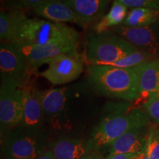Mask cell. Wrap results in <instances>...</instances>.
Segmentation results:
<instances>
[{
	"label": "cell",
	"mask_w": 159,
	"mask_h": 159,
	"mask_svg": "<svg viewBox=\"0 0 159 159\" xmlns=\"http://www.w3.org/2000/svg\"><path fill=\"white\" fill-rule=\"evenodd\" d=\"M49 0H3L4 4L6 7L13 10L31 9L33 10L38 6L42 5L43 3Z\"/></svg>",
	"instance_id": "obj_24"
},
{
	"label": "cell",
	"mask_w": 159,
	"mask_h": 159,
	"mask_svg": "<svg viewBox=\"0 0 159 159\" xmlns=\"http://www.w3.org/2000/svg\"><path fill=\"white\" fill-rule=\"evenodd\" d=\"M90 85L99 94L133 102L139 96V83L133 69L109 65H91L88 69Z\"/></svg>",
	"instance_id": "obj_1"
},
{
	"label": "cell",
	"mask_w": 159,
	"mask_h": 159,
	"mask_svg": "<svg viewBox=\"0 0 159 159\" xmlns=\"http://www.w3.org/2000/svg\"><path fill=\"white\" fill-rule=\"evenodd\" d=\"M135 154H121L114 153L110 154L106 159H130Z\"/></svg>",
	"instance_id": "obj_26"
},
{
	"label": "cell",
	"mask_w": 159,
	"mask_h": 159,
	"mask_svg": "<svg viewBox=\"0 0 159 159\" xmlns=\"http://www.w3.org/2000/svg\"><path fill=\"white\" fill-rule=\"evenodd\" d=\"M50 150L57 159H84L93 149L89 142L61 138L52 144Z\"/></svg>",
	"instance_id": "obj_15"
},
{
	"label": "cell",
	"mask_w": 159,
	"mask_h": 159,
	"mask_svg": "<svg viewBox=\"0 0 159 159\" xmlns=\"http://www.w3.org/2000/svg\"><path fill=\"white\" fill-rule=\"evenodd\" d=\"M10 159H25V158H10Z\"/></svg>",
	"instance_id": "obj_30"
},
{
	"label": "cell",
	"mask_w": 159,
	"mask_h": 159,
	"mask_svg": "<svg viewBox=\"0 0 159 159\" xmlns=\"http://www.w3.org/2000/svg\"><path fill=\"white\" fill-rule=\"evenodd\" d=\"M85 27L102 18L108 0H65Z\"/></svg>",
	"instance_id": "obj_14"
},
{
	"label": "cell",
	"mask_w": 159,
	"mask_h": 159,
	"mask_svg": "<svg viewBox=\"0 0 159 159\" xmlns=\"http://www.w3.org/2000/svg\"><path fill=\"white\" fill-rule=\"evenodd\" d=\"M16 45L25 55L30 68L33 70L41 66V65L49 63L59 55L77 51L78 46L75 44H50L46 46Z\"/></svg>",
	"instance_id": "obj_9"
},
{
	"label": "cell",
	"mask_w": 159,
	"mask_h": 159,
	"mask_svg": "<svg viewBox=\"0 0 159 159\" xmlns=\"http://www.w3.org/2000/svg\"><path fill=\"white\" fill-rule=\"evenodd\" d=\"M148 127L133 129L117 139L110 144V154H138L143 152L148 144Z\"/></svg>",
	"instance_id": "obj_13"
},
{
	"label": "cell",
	"mask_w": 159,
	"mask_h": 159,
	"mask_svg": "<svg viewBox=\"0 0 159 159\" xmlns=\"http://www.w3.org/2000/svg\"><path fill=\"white\" fill-rule=\"evenodd\" d=\"M48 64V68L40 75L53 85H64L80 76L84 69V59L77 50L59 55Z\"/></svg>",
	"instance_id": "obj_6"
},
{
	"label": "cell",
	"mask_w": 159,
	"mask_h": 159,
	"mask_svg": "<svg viewBox=\"0 0 159 159\" xmlns=\"http://www.w3.org/2000/svg\"><path fill=\"white\" fill-rule=\"evenodd\" d=\"M159 19V11L152 8L136 7L128 13L122 25L129 27H144L151 26Z\"/></svg>",
	"instance_id": "obj_20"
},
{
	"label": "cell",
	"mask_w": 159,
	"mask_h": 159,
	"mask_svg": "<svg viewBox=\"0 0 159 159\" xmlns=\"http://www.w3.org/2000/svg\"><path fill=\"white\" fill-rule=\"evenodd\" d=\"M79 39L78 33L64 24L27 18L12 43L28 46L78 45Z\"/></svg>",
	"instance_id": "obj_3"
},
{
	"label": "cell",
	"mask_w": 159,
	"mask_h": 159,
	"mask_svg": "<svg viewBox=\"0 0 159 159\" xmlns=\"http://www.w3.org/2000/svg\"><path fill=\"white\" fill-rule=\"evenodd\" d=\"M32 11L49 21L63 24L71 22L83 27L82 23L74 10L65 0H49Z\"/></svg>",
	"instance_id": "obj_12"
},
{
	"label": "cell",
	"mask_w": 159,
	"mask_h": 159,
	"mask_svg": "<svg viewBox=\"0 0 159 159\" xmlns=\"http://www.w3.org/2000/svg\"><path fill=\"white\" fill-rule=\"evenodd\" d=\"M112 31L120 37L138 46L143 51L156 56L159 53V39L150 26L144 27H129L120 25L113 27Z\"/></svg>",
	"instance_id": "obj_10"
},
{
	"label": "cell",
	"mask_w": 159,
	"mask_h": 159,
	"mask_svg": "<svg viewBox=\"0 0 159 159\" xmlns=\"http://www.w3.org/2000/svg\"><path fill=\"white\" fill-rule=\"evenodd\" d=\"M43 108L41 105V91L33 84L23 85V119L21 126L27 128L39 129L42 122Z\"/></svg>",
	"instance_id": "obj_11"
},
{
	"label": "cell",
	"mask_w": 159,
	"mask_h": 159,
	"mask_svg": "<svg viewBox=\"0 0 159 159\" xmlns=\"http://www.w3.org/2000/svg\"><path fill=\"white\" fill-rule=\"evenodd\" d=\"M84 159H99L98 156H96V155H91L89 154V156H87Z\"/></svg>",
	"instance_id": "obj_29"
},
{
	"label": "cell",
	"mask_w": 159,
	"mask_h": 159,
	"mask_svg": "<svg viewBox=\"0 0 159 159\" xmlns=\"http://www.w3.org/2000/svg\"><path fill=\"white\" fill-rule=\"evenodd\" d=\"M143 107L149 118L152 119L155 124L159 125V93L150 94Z\"/></svg>",
	"instance_id": "obj_23"
},
{
	"label": "cell",
	"mask_w": 159,
	"mask_h": 159,
	"mask_svg": "<svg viewBox=\"0 0 159 159\" xmlns=\"http://www.w3.org/2000/svg\"><path fill=\"white\" fill-rule=\"evenodd\" d=\"M23 119V85L1 80L0 121L4 126L21 124Z\"/></svg>",
	"instance_id": "obj_7"
},
{
	"label": "cell",
	"mask_w": 159,
	"mask_h": 159,
	"mask_svg": "<svg viewBox=\"0 0 159 159\" xmlns=\"http://www.w3.org/2000/svg\"><path fill=\"white\" fill-rule=\"evenodd\" d=\"M156 57L155 55L147 52L145 51L135 50L132 53L125 56L124 58L119 60L118 61L111 63L112 66L118 67V68L123 69H133L137 66L152 60L156 59Z\"/></svg>",
	"instance_id": "obj_21"
},
{
	"label": "cell",
	"mask_w": 159,
	"mask_h": 159,
	"mask_svg": "<svg viewBox=\"0 0 159 159\" xmlns=\"http://www.w3.org/2000/svg\"><path fill=\"white\" fill-rule=\"evenodd\" d=\"M127 15L128 7L118 0H114L108 13L95 25V33H102L120 25L125 21Z\"/></svg>",
	"instance_id": "obj_19"
},
{
	"label": "cell",
	"mask_w": 159,
	"mask_h": 159,
	"mask_svg": "<svg viewBox=\"0 0 159 159\" xmlns=\"http://www.w3.org/2000/svg\"><path fill=\"white\" fill-rule=\"evenodd\" d=\"M67 88L51 89L41 91V100L43 114L57 115L64 108L66 101Z\"/></svg>",
	"instance_id": "obj_18"
},
{
	"label": "cell",
	"mask_w": 159,
	"mask_h": 159,
	"mask_svg": "<svg viewBox=\"0 0 159 159\" xmlns=\"http://www.w3.org/2000/svg\"><path fill=\"white\" fill-rule=\"evenodd\" d=\"M128 7H144L159 11V0H118Z\"/></svg>",
	"instance_id": "obj_25"
},
{
	"label": "cell",
	"mask_w": 159,
	"mask_h": 159,
	"mask_svg": "<svg viewBox=\"0 0 159 159\" xmlns=\"http://www.w3.org/2000/svg\"><path fill=\"white\" fill-rule=\"evenodd\" d=\"M105 115L91 133L89 141L94 150L110 145L122 135L133 129L150 125V118L139 108H129L127 105H117Z\"/></svg>",
	"instance_id": "obj_2"
},
{
	"label": "cell",
	"mask_w": 159,
	"mask_h": 159,
	"mask_svg": "<svg viewBox=\"0 0 159 159\" xmlns=\"http://www.w3.org/2000/svg\"><path fill=\"white\" fill-rule=\"evenodd\" d=\"M30 69L25 55L14 43L2 41L0 45L1 80H9L24 85Z\"/></svg>",
	"instance_id": "obj_8"
},
{
	"label": "cell",
	"mask_w": 159,
	"mask_h": 159,
	"mask_svg": "<svg viewBox=\"0 0 159 159\" xmlns=\"http://www.w3.org/2000/svg\"><path fill=\"white\" fill-rule=\"evenodd\" d=\"M22 10H13L0 13V39L2 41L13 42L21 25L27 19Z\"/></svg>",
	"instance_id": "obj_17"
},
{
	"label": "cell",
	"mask_w": 159,
	"mask_h": 159,
	"mask_svg": "<svg viewBox=\"0 0 159 159\" xmlns=\"http://www.w3.org/2000/svg\"><path fill=\"white\" fill-rule=\"evenodd\" d=\"M139 78V94L159 93V58L133 68Z\"/></svg>",
	"instance_id": "obj_16"
},
{
	"label": "cell",
	"mask_w": 159,
	"mask_h": 159,
	"mask_svg": "<svg viewBox=\"0 0 159 159\" xmlns=\"http://www.w3.org/2000/svg\"><path fill=\"white\" fill-rule=\"evenodd\" d=\"M145 150L149 159H159V125H149L148 144Z\"/></svg>",
	"instance_id": "obj_22"
},
{
	"label": "cell",
	"mask_w": 159,
	"mask_h": 159,
	"mask_svg": "<svg viewBox=\"0 0 159 159\" xmlns=\"http://www.w3.org/2000/svg\"><path fill=\"white\" fill-rule=\"evenodd\" d=\"M37 159H57L51 150H46Z\"/></svg>",
	"instance_id": "obj_27"
},
{
	"label": "cell",
	"mask_w": 159,
	"mask_h": 159,
	"mask_svg": "<svg viewBox=\"0 0 159 159\" xmlns=\"http://www.w3.org/2000/svg\"><path fill=\"white\" fill-rule=\"evenodd\" d=\"M45 141L39 129L27 128L21 126L10 136L6 145V159H37L44 152Z\"/></svg>",
	"instance_id": "obj_5"
},
{
	"label": "cell",
	"mask_w": 159,
	"mask_h": 159,
	"mask_svg": "<svg viewBox=\"0 0 159 159\" xmlns=\"http://www.w3.org/2000/svg\"><path fill=\"white\" fill-rule=\"evenodd\" d=\"M136 47L112 30L94 33L85 44V58L91 65H111L124 58Z\"/></svg>",
	"instance_id": "obj_4"
},
{
	"label": "cell",
	"mask_w": 159,
	"mask_h": 159,
	"mask_svg": "<svg viewBox=\"0 0 159 159\" xmlns=\"http://www.w3.org/2000/svg\"><path fill=\"white\" fill-rule=\"evenodd\" d=\"M140 159H149L148 155H147L146 150H144L143 152H141V158Z\"/></svg>",
	"instance_id": "obj_28"
}]
</instances>
